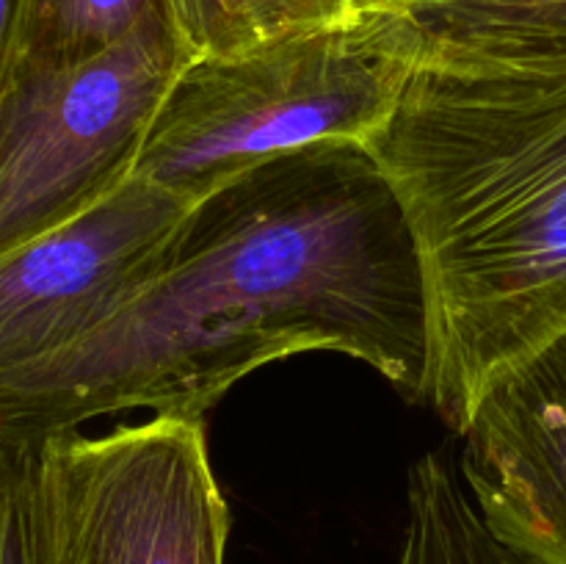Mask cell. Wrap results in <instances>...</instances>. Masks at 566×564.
I'll return each mask as SVG.
<instances>
[{
	"instance_id": "6da1fadb",
	"label": "cell",
	"mask_w": 566,
	"mask_h": 564,
	"mask_svg": "<svg viewBox=\"0 0 566 564\" xmlns=\"http://www.w3.org/2000/svg\"><path fill=\"white\" fill-rule=\"evenodd\" d=\"M310 352L346 354L429 398L423 265L359 144L265 160L199 199L108 321L0 370V440L36 442L125 409L202 420L249 374Z\"/></svg>"
},
{
	"instance_id": "7a4b0ae2",
	"label": "cell",
	"mask_w": 566,
	"mask_h": 564,
	"mask_svg": "<svg viewBox=\"0 0 566 564\" xmlns=\"http://www.w3.org/2000/svg\"><path fill=\"white\" fill-rule=\"evenodd\" d=\"M365 149L423 265L426 401L459 435L501 370L566 330V55L418 61Z\"/></svg>"
},
{
	"instance_id": "3957f363",
	"label": "cell",
	"mask_w": 566,
	"mask_h": 564,
	"mask_svg": "<svg viewBox=\"0 0 566 564\" xmlns=\"http://www.w3.org/2000/svg\"><path fill=\"white\" fill-rule=\"evenodd\" d=\"M418 66L392 6L219 59H191L160 100L133 177L197 205L232 177L385 127Z\"/></svg>"
},
{
	"instance_id": "277c9868",
	"label": "cell",
	"mask_w": 566,
	"mask_h": 564,
	"mask_svg": "<svg viewBox=\"0 0 566 564\" xmlns=\"http://www.w3.org/2000/svg\"><path fill=\"white\" fill-rule=\"evenodd\" d=\"M191 59L164 3L92 59L20 61L0 97V254L130 180L155 111Z\"/></svg>"
},
{
	"instance_id": "5b68a950",
	"label": "cell",
	"mask_w": 566,
	"mask_h": 564,
	"mask_svg": "<svg viewBox=\"0 0 566 564\" xmlns=\"http://www.w3.org/2000/svg\"><path fill=\"white\" fill-rule=\"evenodd\" d=\"M39 564H224L230 509L197 418L33 442Z\"/></svg>"
},
{
	"instance_id": "8992f818",
	"label": "cell",
	"mask_w": 566,
	"mask_h": 564,
	"mask_svg": "<svg viewBox=\"0 0 566 564\" xmlns=\"http://www.w3.org/2000/svg\"><path fill=\"white\" fill-rule=\"evenodd\" d=\"M193 205L130 177L77 219L0 254V370L70 346L149 280Z\"/></svg>"
},
{
	"instance_id": "52a82bcc",
	"label": "cell",
	"mask_w": 566,
	"mask_h": 564,
	"mask_svg": "<svg viewBox=\"0 0 566 564\" xmlns=\"http://www.w3.org/2000/svg\"><path fill=\"white\" fill-rule=\"evenodd\" d=\"M459 440L492 534L528 562L566 564V330L484 387Z\"/></svg>"
},
{
	"instance_id": "ba28073f",
	"label": "cell",
	"mask_w": 566,
	"mask_h": 564,
	"mask_svg": "<svg viewBox=\"0 0 566 564\" xmlns=\"http://www.w3.org/2000/svg\"><path fill=\"white\" fill-rule=\"evenodd\" d=\"M418 61L566 55V0H392Z\"/></svg>"
},
{
	"instance_id": "9c48e42d",
	"label": "cell",
	"mask_w": 566,
	"mask_h": 564,
	"mask_svg": "<svg viewBox=\"0 0 566 564\" xmlns=\"http://www.w3.org/2000/svg\"><path fill=\"white\" fill-rule=\"evenodd\" d=\"M398 564H534L492 534L446 453H426L407 484Z\"/></svg>"
},
{
	"instance_id": "30bf717a",
	"label": "cell",
	"mask_w": 566,
	"mask_h": 564,
	"mask_svg": "<svg viewBox=\"0 0 566 564\" xmlns=\"http://www.w3.org/2000/svg\"><path fill=\"white\" fill-rule=\"evenodd\" d=\"M193 59L238 55L298 33L359 20L392 0H164Z\"/></svg>"
},
{
	"instance_id": "8fae6325",
	"label": "cell",
	"mask_w": 566,
	"mask_h": 564,
	"mask_svg": "<svg viewBox=\"0 0 566 564\" xmlns=\"http://www.w3.org/2000/svg\"><path fill=\"white\" fill-rule=\"evenodd\" d=\"M164 0H28L22 61L72 64L130 36Z\"/></svg>"
},
{
	"instance_id": "7c38bea8",
	"label": "cell",
	"mask_w": 566,
	"mask_h": 564,
	"mask_svg": "<svg viewBox=\"0 0 566 564\" xmlns=\"http://www.w3.org/2000/svg\"><path fill=\"white\" fill-rule=\"evenodd\" d=\"M0 564H39L33 442L0 440Z\"/></svg>"
},
{
	"instance_id": "4fadbf2b",
	"label": "cell",
	"mask_w": 566,
	"mask_h": 564,
	"mask_svg": "<svg viewBox=\"0 0 566 564\" xmlns=\"http://www.w3.org/2000/svg\"><path fill=\"white\" fill-rule=\"evenodd\" d=\"M28 0H0V97L22 61Z\"/></svg>"
}]
</instances>
